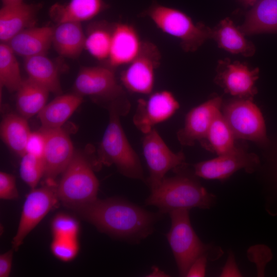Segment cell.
Listing matches in <instances>:
<instances>
[{"instance_id": "f546056e", "label": "cell", "mask_w": 277, "mask_h": 277, "mask_svg": "<svg viewBox=\"0 0 277 277\" xmlns=\"http://www.w3.org/2000/svg\"><path fill=\"white\" fill-rule=\"evenodd\" d=\"M15 54L6 43L0 44V83L9 92H16L24 80Z\"/></svg>"}, {"instance_id": "4dcf8cb0", "label": "cell", "mask_w": 277, "mask_h": 277, "mask_svg": "<svg viewBox=\"0 0 277 277\" xmlns=\"http://www.w3.org/2000/svg\"><path fill=\"white\" fill-rule=\"evenodd\" d=\"M45 173L43 158L25 153L22 156L19 174L22 179L32 189L35 188Z\"/></svg>"}, {"instance_id": "83f0119b", "label": "cell", "mask_w": 277, "mask_h": 277, "mask_svg": "<svg viewBox=\"0 0 277 277\" xmlns=\"http://www.w3.org/2000/svg\"><path fill=\"white\" fill-rule=\"evenodd\" d=\"M30 132L26 118L21 115L8 114L1 122L2 140L19 156H22L26 153V145Z\"/></svg>"}, {"instance_id": "44dd1931", "label": "cell", "mask_w": 277, "mask_h": 277, "mask_svg": "<svg viewBox=\"0 0 277 277\" xmlns=\"http://www.w3.org/2000/svg\"><path fill=\"white\" fill-rule=\"evenodd\" d=\"M245 35L277 33V0H258L239 26Z\"/></svg>"}, {"instance_id": "d6986e66", "label": "cell", "mask_w": 277, "mask_h": 277, "mask_svg": "<svg viewBox=\"0 0 277 277\" xmlns=\"http://www.w3.org/2000/svg\"><path fill=\"white\" fill-rule=\"evenodd\" d=\"M53 28L33 27L20 32L6 44L13 52L24 58L45 54L52 44Z\"/></svg>"}, {"instance_id": "7c38bea8", "label": "cell", "mask_w": 277, "mask_h": 277, "mask_svg": "<svg viewBox=\"0 0 277 277\" xmlns=\"http://www.w3.org/2000/svg\"><path fill=\"white\" fill-rule=\"evenodd\" d=\"M259 77V68L251 69L245 63L225 58L218 61L214 81L235 97L253 99L258 92L255 85Z\"/></svg>"}, {"instance_id": "d6a6232c", "label": "cell", "mask_w": 277, "mask_h": 277, "mask_svg": "<svg viewBox=\"0 0 277 277\" xmlns=\"http://www.w3.org/2000/svg\"><path fill=\"white\" fill-rule=\"evenodd\" d=\"M51 250L60 260L70 261L75 258L79 250L77 238H53Z\"/></svg>"}, {"instance_id": "d4e9b609", "label": "cell", "mask_w": 277, "mask_h": 277, "mask_svg": "<svg viewBox=\"0 0 277 277\" xmlns=\"http://www.w3.org/2000/svg\"><path fill=\"white\" fill-rule=\"evenodd\" d=\"M24 67L29 78L44 87L49 92L62 93L58 69L45 54L25 58Z\"/></svg>"}, {"instance_id": "7a4b0ae2", "label": "cell", "mask_w": 277, "mask_h": 277, "mask_svg": "<svg viewBox=\"0 0 277 277\" xmlns=\"http://www.w3.org/2000/svg\"><path fill=\"white\" fill-rule=\"evenodd\" d=\"M187 164L173 171L175 175L165 177L154 189L151 190L145 204L156 207L159 211L166 214L180 209L192 208L209 209L216 203V196L202 186L187 170Z\"/></svg>"}, {"instance_id": "d590c367", "label": "cell", "mask_w": 277, "mask_h": 277, "mask_svg": "<svg viewBox=\"0 0 277 277\" xmlns=\"http://www.w3.org/2000/svg\"><path fill=\"white\" fill-rule=\"evenodd\" d=\"M208 258L203 255L197 258L189 268L186 276L202 277L205 276Z\"/></svg>"}, {"instance_id": "60d3db41", "label": "cell", "mask_w": 277, "mask_h": 277, "mask_svg": "<svg viewBox=\"0 0 277 277\" xmlns=\"http://www.w3.org/2000/svg\"><path fill=\"white\" fill-rule=\"evenodd\" d=\"M246 6H252L258 0H240Z\"/></svg>"}, {"instance_id": "6da1fadb", "label": "cell", "mask_w": 277, "mask_h": 277, "mask_svg": "<svg viewBox=\"0 0 277 277\" xmlns=\"http://www.w3.org/2000/svg\"><path fill=\"white\" fill-rule=\"evenodd\" d=\"M101 232L131 243H138L153 231L163 214L146 210L128 201L96 199L72 209Z\"/></svg>"}, {"instance_id": "9c48e42d", "label": "cell", "mask_w": 277, "mask_h": 277, "mask_svg": "<svg viewBox=\"0 0 277 277\" xmlns=\"http://www.w3.org/2000/svg\"><path fill=\"white\" fill-rule=\"evenodd\" d=\"M142 146L149 171L146 181L151 190L161 183L169 170L173 171L187 164L184 154L181 151H172L154 128L145 134Z\"/></svg>"}, {"instance_id": "836d02e7", "label": "cell", "mask_w": 277, "mask_h": 277, "mask_svg": "<svg viewBox=\"0 0 277 277\" xmlns=\"http://www.w3.org/2000/svg\"><path fill=\"white\" fill-rule=\"evenodd\" d=\"M46 143V135L42 128L38 131L31 132L26 145V153L43 158Z\"/></svg>"}, {"instance_id": "2e32d148", "label": "cell", "mask_w": 277, "mask_h": 277, "mask_svg": "<svg viewBox=\"0 0 277 277\" xmlns=\"http://www.w3.org/2000/svg\"><path fill=\"white\" fill-rule=\"evenodd\" d=\"M42 129L46 137L43 156L44 176L52 181L63 173L69 165L74 153L73 147L68 135L61 128L45 129L42 127Z\"/></svg>"}, {"instance_id": "30bf717a", "label": "cell", "mask_w": 277, "mask_h": 277, "mask_svg": "<svg viewBox=\"0 0 277 277\" xmlns=\"http://www.w3.org/2000/svg\"><path fill=\"white\" fill-rule=\"evenodd\" d=\"M161 59L157 46L150 42L143 41L138 54L121 74L123 85L131 92L151 94L154 85L155 72Z\"/></svg>"}, {"instance_id": "52a82bcc", "label": "cell", "mask_w": 277, "mask_h": 277, "mask_svg": "<svg viewBox=\"0 0 277 277\" xmlns=\"http://www.w3.org/2000/svg\"><path fill=\"white\" fill-rule=\"evenodd\" d=\"M222 113L236 139L268 143L263 115L253 99L235 97L223 104Z\"/></svg>"}, {"instance_id": "74e56055", "label": "cell", "mask_w": 277, "mask_h": 277, "mask_svg": "<svg viewBox=\"0 0 277 277\" xmlns=\"http://www.w3.org/2000/svg\"><path fill=\"white\" fill-rule=\"evenodd\" d=\"M13 250H10L0 255V276L7 277L11 272Z\"/></svg>"}, {"instance_id": "603a6c76", "label": "cell", "mask_w": 277, "mask_h": 277, "mask_svg": "<svg viewBox=\"0 0 277 277\" xmlns=\"http://www.w3.org/2000/svg\"><path fill=\"white\" fill-rule=\"evenodd\" d=\"M85 39L81 23L63 22L53 28L52 44L63 56L77 57L85 48Z\"/></svg>"}, {"instance_id": "9a60e30c", "label": "cell", "mask_w": 277, "mask_h": 277, "mask_svg": "<svg viewBox=\"0 0 277 277\" xmlns=\"http://www.w3.org/2000/svg\"><path fill=\"white\" fill-rule=\"evenodd\" d=\"M223 104L221 97L213 95L190 110L185 117L184 127L176 133L180 143L191 146L204 137Z\"/></svg>"}, {"instance_id": "cb8c5ba5", "label": "cell", "mask_w": 277, "mask_h": 277, "mask_svg": "<svg viewBox=\"0 0 277 277\" xmlns=\"http://www.w3.org/2000/svg\"><path fill=\"white\" fill-rule=\"evenodd\" d=\"M82 102V96L77 93L58 95L46 104L38 114L42 127L61 128Z\"/></svg>"}, {"instance_id": "ab89813d", "label": "cell", "mask_w": 277, "mask_h": 277, "mask_svg": "<svg viewBox=\"0 0 277 277\" xmlns=\"http://www.w3.org/2000/svg\"><path fill=\"white\" fill-rule=\"evenodd\" d=\"M3 5H9L21 3L23 2V0H1Z\"/></svg>"}, {"instance_id": "f35d334b", "label": "cell", "mask_w": 277, "mask_h": 277, "mask_svg": "<svg viewBox=\"0 0 277 277\" xmlns=\"http://www.w3.org/2000/svg\"><path fill=\"white\" fill-rule=\"evenodd\" d=\"M165 272L161 270L158 267L154 266L152 268V272L147 276L152 277H165L168 276Z\"/></svg>"}, {"instance_id": "ac0fdd59", "label": "cell", "mask_w": 277, "mask_h": 277, "mask_svg": "<svg viewBox=\"0 0 277 277\" xmlns=\"http://www.w3.org/2000/svg\"><path fill=\"white\" fill-rule=\"evenodd\" d=\"M42 7L41 3L24 2L3 5L0 9L1 43H7L23 30L34 27Z\"/></svg>"}, {"instance_id": "3957f363", "label": "cell", "mask_w": 277, "mask_h": 277, "mask_svg": "<svg viewBox=\"0 0 277 277\" xmlns=\"http://www.w3.org/2000/svg\"><path fill=\"white\" fill-rule=\"evenodd\" d=\"M129 110L118 104L109 106V121L99 146L98 163L114 165L125 176L144 181L140 159L130 145L120 122V116L126 115Z\"/></svg>"}, {"instance_id": "5bb4252c", "label": "cell", "mask_w": 277, "mask_h": 277, "mask_svg": "<svg viewBox=\"0 0 277 277\" xmlns=\"http://www.w3.org/2000/svg\"><path fill=\"white\" fill-rule=\"evenodd\" d=\"M180 108L173 94L168 90L151 93L146 100L140 99L133 116L134 125L146 134L153 126L171 117Z\"/></svg>"}, {"instance_id": "7402d4cb", "label": "cell", "mask_w": 277, "mask_h": 277, "mask_svg": "<svg viewBox=\"0 0 277 277\" xmlns=\"http://www.w3.org/2000/svg\"><path fill=\"white\" fill-rule=\"evenodd\" d=\"M245 36L229 18L222 20L212 29L211 39L216 42L219 48L231 53L252 56L255 52V46Z\"/></svg>"}, {"instance_id": "8d00e7d4", "label": "cell", "mask_w": 277, "mask_h": 277, "mask_svg": "<svg viewBox=\"0 0 277 277\" xmlns=\"http://www.w3.org/2000/svg\"><path fill=\"white\" fill-rule=\"evenodd\" d=\"M238 267L236 265L234 255L232 251L230 250L228 253V256L226 263L222 269L220 276L228 277V276H242Z\"/></svg>"}, {"instance_id": "e0dca14e", "label": "cell", "mask_w": 277, "mask_h": 277, "mask_svg": "<svg viewBox=\"0 0 277 277\" xmlns=\"http://www.w3.org/2000/svg\"><path fill=\"white\" fill-rule=\"evenodd\" d=\"M143 43L137 31L132 25L127 23L113 24L107 66L114 69L128 65L138 54Z\"/></svg>"}, {"instance_id": "5b68a950", "label": "cell", "mask_w": 277, "mask_h": 277, "mask_svg": "<svg viewBox=\"0 0 277 277\" xmlns=\"http://www.w3.org/2000/svg\"><path fill=\"white\" fill-rule=\"evenodd\" d=\"M144 14L159 30L180 40L185 51H195L206 40L211 39V28L202 23H194L178 9L153 4Z\"/></svg>"}, {"instance_id": "484cf974", "label": "cell", "mask_w": 277, "mask_h": 277, "mask_svg": "<svg viewBox=\"0 0 277 277\" xmlns=\"http://www.w3.org/2000/svg\"><path fill=\"white\" fill-rule=\"evenodd\" d=\"M235 140L220 111L213 120L206 135L199 142L205 149L219 155L234 149L238 146Z\"/></svg>"}, {"instance_id": "ffe728a7", "label": "cell", "mask_w": 277, "mask_h": 277, "mask_svg": "<svg viewBox=\"0 0 277 277\" xmlns=\"http://www.w3.org/2000/svg\"><path fill=\"white\" fill-rule=\"evenodd\" d=\"M108 7L103 0H70L67 3H56L49 10L50 18L56 24L90 20Z\"/></svg>"}, {"instance_id": "ba28073f", "label": "cell", "mask_w": 277, "mask_h": 277, "mask_svg": "<svg viewBox=\"0 0 277 277\" xmlns=\"http://www.w3.org/2000/svg\"><path fill=\"white\" fill-rule=\"evenodd\" d=\"M74 87L76 93L105 100L110 102L109 106L130 105L124 90L116 81L113 69L108 66L82 67Z\"/></svg>"}, {"instance_id": "f1b7e54d", "label": "cell", "mask_w": 277, "mask_h": 277, "mask_svg": "<svg viewBox=\"0 0 277 277\" xmlns=\"http://www.w3.org/2000/svg\"><path fill=\"white\" fill-rule=\"evenodd\" d=\"M113 25L100 23L91 27L86 36L85 48L98 61L108 59L112 41Z\"/></svg>"}, {"instance_id": "e575fe53", "label": "cell", "mask_w": 277, "mask_h": 277, "mask_svg": "<svg viewBox=\"0 0 277 277\" xmlns=\"http://www.w3.org/2000/svg\"><path fill=\"white\" fill-rule=\"evenodd\" d=\"M18 197L14 176L4 172H1L0 198L3 200H12L17 199Z\"/></svg>"}, {"instance_id": "277c9868", "label": "cell", "mask_w": 277, "mask_h": 277, "mask_svg": "<svg viewBox=\"0 0 277 277\" xmlns=\"http://www.w3.org/2000/svg\"><path fill=\"white\" fill-rule=\"evenodd\" d=\"M169 214L171 227L166 236L180 276H186L192 263L201 256H206L210 261L222 256L224 252L220 246L205 244L198 237L190 223L189 210L177 209Z\"/></svg>"}, {"instance_id": "8fae6325", "label": "cell", "mask_w": 277, "mask_h": 277, "mask_svg": "<svg viewBox=\"0 0 277 277\" xmlns=\"http://www.w3.org/2000/svg\"><path fill=\"white\" fill-rule=\"evenodd\" d=\"M260 164L259 156L237 146L232 151L193 165L195 175L206 180L224 181L239 170L253 173Z\"/></svg>"}, {"instance_id": "1f68e13d", "label": "cell", "mask_w": 277, "mask_h": 277, "mask_svg": "<svg viewBox=\"0 0 277 277\" xmlns=\"http://www.w3.org/2000/svg\"><path fill=\"white\" fill-rule=\"evenodd\" d=\"M51 229L53 238H77L79 225L72 217L60 214L53 220Z\"/></svg>"}, {"instance_id": "4316f807", "label": "cell", "mask_w": 277, "mask_h": 277, "mask_svg": "<svg viewBox=\"0 0 277 277\" xmlns=\"http://www.w3.org/2000/svg\"><path fill=\"white\" fill-rule=\"evenodd\" d=\"M16 107L20 115L29 118L38 114L46 105L50 93L46 88L28 78L16 91Z\"/></svg>"}, {"instance_id": "8992f818", "label": "cell", "mask_w": 277, "mask_h": 277, "mask_svg": "<svg viewBox=\"0 0 277 277\" xmlns=\"http://www.w3.org/2000/svg\"><path fill=\"white\" fill-rule=\"evenodd\" d=\"M98 188L90 162L84 155L74 152L56 188L58 200L73 209L97 199Z\"/></svg>"}, {"instance_id": "4fadbf2b", "label": "cell", "mask_w": 277, "mask_h": 277, "mask_svg": "<svg viewBox=\"0 0 277 277\" xmlns=\"http://www.w3.org/2000/svg\"><path fill=\"white\" fill-rule=\"evenodd\" d=\"M58 199L56 188L51 185L34 188L24 202L17 232L12 243L17 250L26 236L56 205Z\"/></svg>"}]
</instances>
